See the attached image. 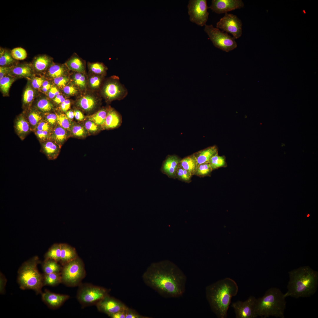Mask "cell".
Returning a JSON list of instances; mask_svg holds the SVG:
<instances>
[{"label":"cell","mask_w":318,"mask_h":318,"mask_svg":"<svg viewBox=\"0 0 318 318\" xmlns=\"http://www.w3.org/2000/svg\"><path fill=\"white\" fill-rule=\"evenodd\" d=\"M142 279L146 285L165 298L179 297L185 292L186 276L169 262L153 264L144 272Z\"/></svg>","instance_id":"1"},{"label":"cell","mask_w":318,"mask_h":318,"mask_svg":"<svg viewBox=\"0 0 318 318\" xmlns=\"http://www.w3.org/2000/svg\"><path fill=\"white\" fill-rule=\"evenodd\" d=\"M238 291L237 283L229 278L219 280L206 287V299L218 317H226L232 298L237 295Z\"/></svg>","instance_id":"2"},{"label":"cell","mask_w":318,"mask_h":318,"mask_svg":"<svg viewBox=\"0 0 318 318\" xmlns=\"http://www.w3.org/2000/svg\"><path fill=\"white\" fill-rule=\"evenodd\" d=\"M289 280L286 298L296 299L309 297L314 294L318 286V272L306 266L294 269L288 272Z\"/></svg>","instance_id":"3"},{"label":"cell","mask_w":318,"mask_h":318,"mask_svg":"<svg viewBox=\"0 0 318 318\" xmlns=\"http://www.w3.org/2000/svg\"><path fill=\"white\" fill-rule=\"evenodd\" d=\"M285 298L279 289L272 287L268 289L263 297L257 299L256 313L258 317L284 318Z\"/></svg>","instance_id":"4"},{"label":"cell","mask_w":318,"mask_h":318,"mask_svg":"<svg viewBox=\"0 0 318 318\" xmlns=\"http://www.w3.org/2000/svg\"><path fill=\"white\" fill-rule=\"evenodd\" d=\"M39 257L35 256L23 263L19 269L17 280L20 288L32 289L37 294L42 293L43 286V277L39 271Z\"/></svg>","instance_id":"5"},{"label":"cell","mask_w":318,"mask_h":318,"mask_svg":"<svg viewBox=\"0 0 318 318\" xmlns=\"http://www.w3.org/2000/svg\"><path fill=\"white\" fill-rule=\"evenodd\" d=\"M62 283L66 286H79L86 275L82 260L77 257L63 266L61 272Z\"/></svg>","instance_id":"6"},{"label":"cell","mask_w":318,"mask_h":318,"mask_svg":"<svg viewBox=\"0 0 318 318\" xmlns=\"http://www.w3.org/2000/svg\"><path fill=\"white\" fill-rule=\"evenodd\" d=\"M79 286L77 298L83 307L96 305L110 291L106 288L89 284L81 283Z\"/></svg>","instance_id":"7"},{"label":"cell","mask_w":318,"mask_h":318,"mask_svg":"<svg viewBox=\"0 0 318 318\" xmlns=\"http://www.w3.org/2000/svg\"><path fill=\"white\" fill-rule=\"evenodd\" d=\"M204 30L216 47L226 52H229L237 47V43L233 37L214 27L212 24H206Z\"/></svg>","instance_id":"8"},{"label":"cell","mask_w":318,"mask_h":318,"mask_svg":"<svg viewBox=\"0 0 318 318\" xmlns=\"http://www.w3.org/2000/svg\"><path fill=\"white\" fill-rule=\"evenodd\" d=\"M206 0H190L188 5L190 20L197 25L203 26L206 25L209 13Z\"/></svg>","instance_id":"9"},{"label":"cell","mask_w":318,"mask_h":318,"mask_svg":"<svg viewBox=\"0 0 318 318\" xmlns=\"http://www.w3.org/2000/svg\"><path fill=\"white\" fill-rule=\"evenodd\" d=\"M242 23L241 20L236 15L227 13L216 24V28L231 34L235 39L240 37L242 33Z\"/></svg>","instance_id":"10"},{"label":"cell","mask_w":318,"mask_h":318,"mask_svg":"<svg viewBox=\"0 0 318 318\" xmlns=\"http://www.w3.org/2000/svg\"><path fill=\"white\" fill-rule=\"evenodd\" d=\"M102 93L105 98L108 101L120 100L125 98L128 94L127 89L119 81L118 77L108 81L105 85Z\"/></svg>","instance_id":"11"},{"label":"cell","mask_w":318,"mask_h":318,"mask_svg":"<svg viewBox=\"0 0 318 318\" xmlns=\"http://www.w3.org/2000/svg\"><path fill=\"white\" fill-rule=\"evenodd\" d=\"M257 299L250 296L244 302L238 301L232 303L231 307L234 309L236 318H256Z\"/></svg>","instance_id":"12"},{"label":"cell","mask_w":318,"mask_h":318,"mask_svg":"<svg viewBox=\"0 0 318 318\" xmlns=\"http://www.w3.org/2000/svg\"><path fill=\"white\" fill-rule=\"evenodd\" d=\"M98 310L108 316L128 308L120 301L107 294L95 305Z\"/></svg>","instance_id":"13"},{"label":"cell","mask_w":318,"mask_h":318,"mask_svg":"<svg viewBox=\"0 0 318 318\" xmlns=\"http://www.w3.org/2000/svg\"><path fill=\"white\" fill-rule=\"evenodd\" d=\"M244 6L241 0H212L208 8L216 13L221 14L241 8Z\"/></svg>","instance_id":"14"},{"label":"cell","mask_w":318,"mask_h":318,"mask_svg":"<svg viewBox=\"0 0 318 318\" xmlns=\"http://www.w3.org/2000/svg\"><path fill=\"white\" fill-rule=\"evenodd\" d=\"M69 297L68 295L57 294L47 290L42 294L43 301L51 308L54 309L59 307Z\"/></svg>","instance_id":"15"},{"label":"cell","mask_w":318,"mask_h":318,"mask_svg":"<svg viewBox=\"0 0 318 318\" xmlns=\"http://www.w3.org/2000/svg\"><path fill=\"white\" fill-rule=\"evenodd\" d=\"M122 122L121 115L113 108L109 107L102 130H110L120 127Z\"/></svg>","instance_id":"16"},{"label":"cell","mask_w":318,"mask_h":318,"mask_svg":"<svg viewBox=\"0 0 318 318\" xmlns=\"http://www.w3.org/2000/svg\"><path fill=\"white\" fill-rule=\"evenodd\" d=\"M180 161L176 156H168L163 163L161 169V172L170 178H175L176 171Z\"/></svg>","instance_id":"17"},{"label":"cell","mask_w":318,"mask_h":318,"mask_svg":"<svg viewBox=\"0 0 318 318\" xmlns=\"http://www.w3.org/2000/svg\"><path fill=\"white\" fill-rule=\"evenodd\" d=\"M14 127L15 131L22 140H23L32 130L30 124L25 115L21 114L15 120Z\"/></svg>","instance_id":"18"},{"label":"cell","mask_w":318,"mask_h":318,"mask_svg":"<svg viewBox=\"0 0 318 318\" xmlns=\"http://www.w3.org/2000/svg\"><path fill=\"white\" fill-rule=\"evenodd\" d=\"M41 151L50 160L56 159L60 151L61 146L51 139L41 142Z\"/></svg>","instance_id":"19"},{"label":"cell","mask_w":318,"mask_h":318,"mask_svg":"<svg viewBox=\"0 0 318 318\" xmlns=\"http://www.w3.org/2000/svg\"><path fill=\"white\" fill-rule=\"evenodd\" d=\"M217 153L218 147L214 145L199 151L194 154L197 159L198 165L203 163H208L211 158Z\"/></svg>","instance_id":"20"},{"label":"cell","mask_w":318,"mask_h":318,"mask_svg":"<svg viewBox=\"0 0 318 318\" xmlns=\"http://www.w3.org/2000/svg\"><path fill=\"white\" fill-rule=\"evenodd\" d=\"M70 134L69 131L57 124L52 132L51 139L61 147L69 136Z\"/></svg>","instance_id":"21"},{"label":"cell","mask_w":318,"mask_h":318,"mask_svg":"<svg viewBox=\"0 0 318 318\" xmlns=\"http://www.w3.org/2000/svg\"><path fill=\"white\" fill-rule=\"evenodd\" d=\"M33 69L31 66L28 64H21L16 66H12L9 74L10 76L17 77H27L31 76L32 74Z\"/></svg>","instance_id":"22"},{"label":"cell","mask_w":318,"mask_h":318,"mask_svg":"<svg viewBox=\"0 0 318 318\" xmlns=\"http://www.w3.org/2000/svg\"><path fill=\"white\" fill-rule=\"evenodd\" d=\"M61 256L60 261L62 265L75 259L77 256L74 249L65 244H60Z\"/></svg>","instance_id":"23"},{"label":"cell","mask_w":318,"mask_h":318,"mask_svg":"<svg viewBox=\"0 0 318 318\" xmlns=\"http://www.w3.org/2000/svg\"><path fill=\"white\" fill-rule=\"evenodd\" d=\"M179 165L192 175H195L198 165L194 154L180 160Z\"/></svg>","instance_id":"24"},{"label":"cell","mask_w":318,"mask_h":318,"mask_svg":"<svg viewBox=\"0 0 318 318\" xmlns=\"http://www.w3.org/2000/svg\"><path fill=\"white\" fill-rule=\"evenodd\" d=\"M52 60L48 56L43 55L35 57L33 62L32 65L37 71L41 72L46 70L50 66Z\"/></svg>","instance_id":"25"},{"label":"cell","mask_w":318,"mask_h":318,"mask_svg":"<svg viewBox=\"0 0 318 318\" xmlns=\"http://www.w3.org/2000/svg\"><path fill=\"white\" fill-rule=\"evenodd\" d=\"M42 267L44 274L61 273L62 268L58 262L51 259H45Z\"/></svg>","instance_id":"26"},{"label":"cell","mask_w":318,"mask_h":318,"mask_svg":"<svg viewBox=\"0 0 318 318\" xmlns=\"http://www.w3.org/2000/svg\"><path fill=\"white\" fill-rule=\"evenodd\" d=\"M66 65L71 70L82 72L84 70L85 64L83 60L76 55H74L66 63Z\"/></svg>","instance_id":"27"},{"label":"cell","mask_w":318,"mask_h":318,"mask_svg":"<svg viewBox=\"0 0 318 318\" xmlns=\"http://www.w3.org/2000/svg\"><path fill=\"white\" fill-rule=\"evenodd\" d=\"M109 107L101 109L95 113L88 116V119L94 122L102 128L107 116Z\"/></svg>","instance_id":"28"},{"label":"cell","mask_w":318,"mask_h":318,"mask_svg":"<svg viewBox=\"0 0 318 318\" xmlns=\"http://www.w3.org/2000/svg\"><path fill=\"white\" fill-rule=\"evenodd\" d=\"M78 106L83 110L88 111L92 110L96 104L95 98L90 95L81 97L77 102Z\"/></svg>","instance_id":"29"},{"label":"cell","mask_w":318,"mask_h":318,"mask_svg":"<svg viewBox=\"0 0 318 318\" xmlns=\"http://www.w3.org/2000/svg\"><path fill=\"white\" fill-rule=\"evenodd\" d=\"M73 136L78 138L86 137L88 133L83 125L73 122L69 131Z\"/></svg>","instance_id":"30"},{"label":"cell","mask_w":318,"mask_h":318,"mask_svg":"<svg viewBox=\"0 0 318 318\" xmlns=\"http://www.w3.org/2000/svg\"><path fill=\"white\" fill-rule=\"evenodd\" d=\"M61 256L60 244H55L48 250L44 255L45 259H51L58 262L60 261Z\"/></svg>","instance_id":"31"},{"label":"cell","mask_w":318,"mask_h":318,"mask_svg":"<svg viewBox=\"0 0 318 318\" xmlns=\"http://www.w3.org/2000/svg\"><path fill=\"white\" fill-rule=\"evenodd\" d=\"M37 110L33 109L29 112L27 120L31 127L32 130H34L39 123L44 119L43 115Z\"/></svg>","instance_id":"32"},{"label":"cell","mask_w":318,"mask_h":318,"mask_svg":"<svg viewBox=\"0 0 318 318\" xmlns=\"http://www.w3.org/2000/svg\"><path fill=\"white\" fill-rule=\"evenodd\" d=\"M62 282L61 273L44 274L43 277V286H54Z\"/></svg>","instance_id":"33"},{"label":"cell","mask_w":318,"mask_h":318,"mask_svg":"<svg viewBox=\"0 0 318 318\" xmlns=\"http://www.w3.org/2000/svg\"><path fill=\"white\" fill-rule=\"evenodd\" d=\"M208 163L212 170L220 168L226 167L227 166L225 156H220L218 153L211 158Z\"/></svg>","instance_id":"34"},{"label":"cell","mask_w":318,"mask_h":318,"mask_svg":"<svg viewBox=\"0 0 318 318\" xmlns=\"http://www.w3.org/2000/svg\"><path fill=\"white\" fill-rule=\"evenodd\" d=\"M11 52L8 50L0 48V65L1 66H9L14 62Z\"/></svg>","instance_id":"35"},{"label":"cell","mask_w":318,"mask_h":318,"mask_svg":"<svg viewBox=\"0 0 318 318\" xmlns=\"http://www.w3.org/2000/svg\"><path fill=\"white\" fill-rule=\"evenodd\" d=\"M36 107L38 110L45 113L50 111L53 108V105L48 99L43 98L37 102Z\"/></svg>","instance_id":"36"},{"label":"cell","mask_w":318,"mask_h":318,"mask_svg":"<svg viewBox=\"0 0 318 318\" xmlns=\"http://www.w3.org/2000/svg\"><path fill=\"white\" fill-rule=\"evenodd\" d=\"M15 80L13 77L7 75L0 79V90L3 94H8L9 88Z\"/></svg>","instance_id":"37"},{"label":"cell","mask_w":318,"mask_h":318,"mask_svg":"<svg viewBox=\"0 0 318 318\" xmlns=\"http://www.w3.org/2000/svg\"><path fill=\"white\" fill-rule=\"evenodd\" d=\"M64 72V66L62 65L52 64L49 67L48 73L51 77L54 79L62 75Z\"/></svg>","instance_id":"38"},{"label":"cell","mask_w":318,"mask_h":318,"mask_svg":"<svg viewBox=\"0 0 318 318\" xmlns=\"http://www.w3.org/2000/svg\"><path fill=\"white\" fill-rule=\"evenodd\" d=\"M33 88L30 84L26 87L23 96V101L25 105H29L33 101L35 96Z\"/></svg>","instance_id":"39"},{"label":"cell","mask_w":318,"mask_h":318,"mask_svg":"<svg viewBox=\"0 0 318 318\" xmlns=\"http://www.w3.org/2000/svg\"><path fill=\"white\" fill-rule=\"evenodd\" d=\"M212 171L209 163H204L198 165L195 175L200 177L210 176Z\"/></svg>","instance_id":"40"},{"label":"cell","mask_w":318,"mask_h":318,"mask_svg":"<svg viewBox=\"0 0 318 318\" xmlns=\"http://www.w3.org/2000/svg\"><path fill=\"white\" fill-rule=\"evenodd\" d=\"M56 114L57 124L69 132L73 122L69 120L64 114Z\"/></svg>","instance_id":"41"},{"label":"cell","mask_w":318,"mask_h":318,"mask_svg":"<svg viewBox=\"0 0 318 318\" xmlns=\"http://www.w3.org/2000/svg\"><path fill=\"white\" fill-rule=\"evenodd\" d=\"M192 176L189 172L179 165L176 171V178L183 181L188 182L191 181Z\"/></svg>","instance_id":"42"},{"label":"cell","mask_w":318,"mask_h":318,"mask_svg":"<svg viewBox=\"0 0 318 318\" xmlns=\"http://www.w3.org/2000/svg\"><path fill=\"white\" fill-rule=\"evenodd\" d=\"M83 125L88 134H90L95 133L102 130L100 126L89 119L84 122Z\"/></svg>","instance_id":"43"},{"label":"cell","mask_w":318,"mask_h":318,"mask_svg":"<svg viewBox=\"0 0 318 318\" xmlns=\"http://www.w3.org/2000/svg\"><path fill=\"white\" fill-rule=\"evenodd\" d=\"M13 58L17 60H22L25 59L27 56L26 50L21 47H17L13 49L11 51Z\"/></svg>","instance_id":"44"},{"label":"cell","mask_w":318,"mask_h":318,"mask_svg":"<svg viewBox=\"0 0 318 318\" xmlns=\"http://www.w3.org/2000/svg\"><path fill=\"white\" fill-rule=\"evenodd\" d=\"M89 66L92 72L97 74H103L106 70V67L101 63H90L89 64Z\"/></svg>","instance_id":"45"},{"label":"cell","mask_w":318,"mask_h":318,"mask_svg":"<svg viewBox=\"0 0 318 318\" xmlns=\"http://www.w3.org/2000/svg\"><path fill=\"white\" fill-rule=\"evenodd\" d=\"M34 132L41 142L51 139L52 132L39 130H35Z\"/></svg>","instance_id":"46"},{"label":"cell","mask_w":318,"mask_h":318,"mask_svg":"<svg viewBox=\"0 0 318 318\" xmlns=\"http://www.w3.org/2000/svg\"><path fill=\"white\" fill-rule=\"evenodd\" d=\"M44 120L48 122L54 128L57 125L56 114L47 112L44 114Z\"/></svg>","instance_id":"47"},{"label":"cell","mask_w":318,"mask_h":318,"mask_svg":"<svg viewBox=\"0 0 318 318\" xmlns=\"http://www.w3.org/2000/svg\"><path fill=\"white\" fill-rule=\"evenodd\" d=\"M73 80L75 83L80 88L84 87L86 85V80L85 76L80 73H76L73 76Z\"/></svg>","instance_id":"48"},{"label":"cell","mask_w":318,"mask_h":318,"mask_svg":"<svg viewBox=\"0 0 318 318\" xmlns=\"http://www.w3.org/2000/svg\"><path fill=\"white\" fill-rule=\"evenodd\" d=\"M53 128L48 122L43 119L39 123L34 131L39 130L52 132Z\"/></svg>","instance_id":"49"},{"label":"cell","mask_w":318,"mask_h":318,"mask_svg":"<svg viewBox=\"0 0 318 318\" xmlns=\"http://www.w3.org/2000/svg\"><path fill=\"white\" fill-rule=\"evenodd\" d=\"M69 81V79L66 77L60 76L54 79V84L58 87L63 88Z\"/></svg>","instance_id":"50"},{"label":"cell","mask_w":318,"mask_h":318,"mask_svg":"<svg viewBox=\"0 0 318 318\" xmlns=\"http://www.w3.org/2000/svg\"><path fill=\"white\" fill-rule=\"evenodd\" d=\"M139 314L135 310L128 308L126 310L125 318H148Z\"/></svg>","instance_id":"51"},{"label":"cell","mask_w":318,"mask_h":318,"mask_svg":"<svg viewBox=\"0 0 318 318\" xmlns=\"http://www.w3.org/2000/svg\"><path fill=\"white\" fill-rule=\"evenodd\" d=\"M44 81V80L42 78L35 77L32 81V85L34 88L39 89L41 87Z\"/></svg>","instance_id":"52"},{"label":"cell","mask_w":318,"mask_h":318,"mask_svg":"<svg viewBox=\"0 0 318 318\" xmlns=\"http://www.w3.org/2000/svg\"><path fill=\"white\" fill-rule=\"evenodd\" d=\"M63 89L64 93L68 95H74L77 91L76 88L72 85H66Z\"/></svg>","instance_id":"53"},{"label":"cell","mask_w":318,"mask_h":318,"mask_svg":"<svg viewBox=\"0 0 318 318\" xmlns=\"http://www.w3.org/2000/svg\"><path fill=\"white\" fill-rule=\"evenodd\" d=\"M90 82L92 87L97 88L99 87L101 82V80L98 77L94 76L90 78Z\"/></svg>","instance_id":"54"},{"label":"cell","mask_w":318,"mask_h":318,"mask_svg":"<svg viewBox=\"0 0 318 318\" xmlns=\"http://www.w3.org/2000/svg\"><path fill=\"white\" fill-rule=\"evenodd\" d=\"M12 66H0V79L9 74Z\"/></svg>","instance_id":"55"},{"label":"cell","mask_w":318,"mask_h":318,"mask_svg":"<svg viewBox=\"0 0 318 318\" xmlns=\"http://www.w3.org/2000/svg\"><path fill=\"white\" fill-rule=\"evenodd\" d=\"M127 309L110 314L108 316L111 318H125L126 310Z\"/></svg>","instance_id":"56"},{"label":"cell","mask_w":318,"mask_h":318,"mask_svg":"<svg viewBox=\"0 0 318 318\" xmlns=\"http://www.w3.org/2000/svg\"><path fill=\"white\" fill-rule=\"evenodd\" d=\"M71 105L70 101L68 99H66L61 103L60 105V110L63 112H66L69 109Z\"/></svg>","instance_id":"57"},{"label":"cell","mask_w":318,"mask_h":318,"mask_svg":"<svg viewBox=\"0 0 318 318\" xmlns=\"http://www.w3.org/2000/svg\"><path fill=\"white\" fill-rule=\"evenodd\" d=\"M60 94L57 88L55 87H52L48 92V95L50 99H53L56 96Z\"/></svg>","instance_id":"58"},{"label":"cell","mask_w":318,"mask_h":318,"mask_svg":"<svg viewBox=\"0 0 318 318\" xmlns=\"http://www.w3.org/2000/svg\"><path fill=\"white\" fill-rule=\"evenodd\" d=\"M52 87L49 82L47 80H44L43 82L41 89V91L44 93L48 92Z\"/></svg>","instance_id":"59"},{"label":"cell","mask_w":318,"mask_h":318,"mask_svg":"<svg viewBox=\"0 0 318 318\" xmlns=\"http://www.w3.org/2000/svg\"><path fill=\"white\" fill-rule=\"evenodd\" d=\"M6 279L1 273H0V293H4L6 282Z\"/></svg>","instance_id":"60"},{"label":"cell","mask_w":318,"mask_h":318,"mask_svg":"<svg viewBox=\"0 0 318 318\" xmlns=\"http://www.w3.org/2000/svg\"><path fill=\"white\" fill-rule=\"evenodd\" d=\"M73 112L74 117L77 120L82 121L84 119V115L80 111L78 110H75Z\"/></svg>","instance_id":"61"},{"label":"cell","mask_w":318,"mask_h":318,"mask_svg":"<svg viewBox=\"0 0 318 318\" xmlns=\"http://www.w3.org/2000/svg\"><path fill=\"white\" fill-rule=\"evenodd\" d=\"M52 100L56 103L61 104L65 100V99L62 95L59 94L56 96Z\"/></svg>","instance_id":"62"},{"label":"cell","mask_w":318,"mask_h":318,"mask_svg":"<svg viewBox=\"0 0 318 318\" xmlns=\"http://www.w3.org/2000/svg\"><path fill=\"white\" fill-rule=\"evenodd\" d=\"M65 115L67 117L72 121L74 117V112L71 110L67 111Z\"/></svg>","instance_id":"63"}]
</instances>
